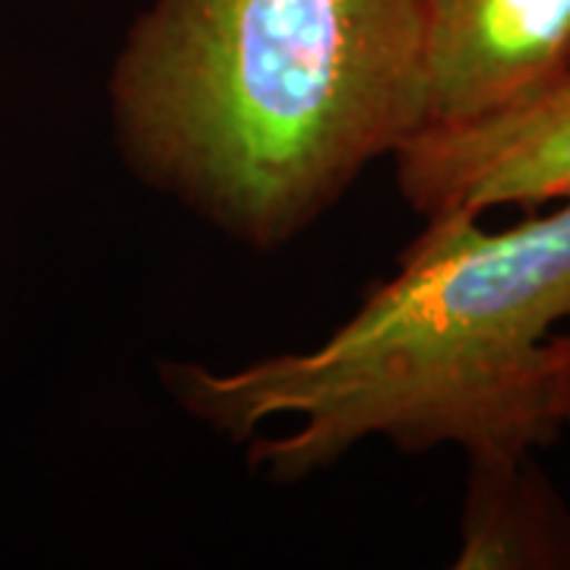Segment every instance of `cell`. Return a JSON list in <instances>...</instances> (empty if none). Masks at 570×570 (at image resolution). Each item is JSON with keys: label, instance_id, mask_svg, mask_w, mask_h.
I'll use <instances>...</instances> for the list:
<instances>
[{"label": "cell", "instance_id": "6da1fadb", "mask_svg": "<svg viewBox=\"0 0 570 570\" xmlns=\"http://www.w3.org/2000/svg\"><path fill=\"white\" fill-rule=\"evenodd\" d=\"M570 321V200L504 232L479 213L428 216L396 276L377 285L324 346L213 374L168 367L181 406L247 438L269 419L298 428L261 438L250 460L298 482L365 438L403 450L456 444L469 460H520L551 441L549 340Z\"/></svg>", "mask_w": 570, "mask_h": 570}, {"label": "cell", "instance_id": "7a4b0ae2", "mask_svg": "<svg viewBox=\"0 0 570 570\" xmlns=\"http://www.w3.org/2000/svg\"><path fill=\"white\" fill-rule=\"evenodd\" d=\"M111 108L146 181L283 245L425 121L422 0H156Z\"/></svg>", "mask_w": 570, "mask_h": 570}, {"label": "cell", "instance_id": "3957f363", "mask_svg": "<svg viewBox=\"0 0 570 570\" xmlns=\"http://www.w3.org/2000/svg\"><path fill=\"white\" fill-rule=\"evenodd\" d=\"M422 127L485 121L568 80L570 0H422Z\"/></svg>", "mask_w": 570, "mask_h": 570}, {"label": "cell", "instance_id": "277c9868", "mask_svg": "<svg viewBox=\"0 0 570 570\" xmlns=\"http://www.w3.org/2000/svg\"><path fill=\"white\" fill-rule=\"evenodd\" d=\"M415 213H485L508 204L570 200V77L504 115L422 127L393 153Z\"/></svg>", "mask_w": 570, "mask_h": 570}, {"label": "cell", "instance_id": "5b68a950", "mask_svg": "<svg viewBox=\"0 0 570 570\" xmlns=\"http://www.w3.org/2000/svg\"><path fill=\"white\" fill-rule=\"evenodd\" d=\"M460 568H570V517L520 460H472Z\"/></svg>", "mask_w": 570, "mask_h": 570}, {"label": "cell", "instance_id": "8992f818", "mask_svg": "<svg viewBox=\"0 0 570 570\" xmlns=\"http://www.w3.org/2000/svg\"><path fill=\"white\" fill-rule=\"evenodd\" d=\"M551 403L561 428H570V333H554L549 340Z\"/></svg>", "mask_w": 570, "mask_h": 570}]
</instances>
